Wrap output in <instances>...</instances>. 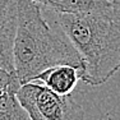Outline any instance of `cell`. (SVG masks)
Instances as JSON below:
<instances>
[{
	"instance_id": "obj_1",
	"label": "cell",
	"mask_w": 120,
	"mask_h": 120,
	"mask_svg": "<svg viewBox=\"0 0 120 120\" xmlns=\"http://www.w3.org/2000/svg\"><path fill=\"white\" fill-rule=\"evenodd\" d=\"M13 65L21 86L46 69L69 65L83 70L75 49L61 28L49 24L33 0H18V23L13 44Z\"/></svg>"
},
{
	"instance_id": "obj_2",
	"label": "cell",
	"mask_w": 120,
	"mask_h": 120,
	"mask_svg": "<svg viewBox=\"0 0 120 120\" xmlns=\"http://www.w3.org/2000/svg\"><path fill=\"white\" fill-rule=\"evenodd\" d=\"M55 22L82 60V82L97 87L120 70V7L74 15L56 14Z\"/></svg>"
},
{
	"instance_id": "obj_3",
	"label": "cell",
	"mask_w": 120,
	"mask_h": 120,
	"mask_svg": "<svg viewBox=\"0 0 120 120\" xmlns=\"http://www.w3.org/2000/svg\"><path fill=\"white\" fill-rule=\"evenodd\" d=\"M17 98L31 120H86L83 107L72 95H56L38 82L21 86Z\"/></svg>"
},
{
	"instance_id": "obj_4",
	"label": "cell",
	"mask_w": 120,
	"mask_h": 120,
	"mask_svg": "<svg viewBox=\"0 0 120 120\" xmlns=\"http://www.w3.org/2000/svg\"><path fill=\"white\" fill-rule=\"evenodd\" d=\"M18 23V0H0V68L14 72L13 44Z\"/></svg>"
},
{
	"instance_id": "obj_5",
	"label": "cell",
	"mask_w": 120,
	"mask_h": 120,
	"mask_svg": "<svg viewBox=\"0 0 120 120\" xmlns=\"http://www.w3.org/2000/svg\"><path fill=\"white\" fill-rule=\"evenodd\" d=\"M81 75L82 70L78 68L69 65H58L40 73L32 82L44 84L56 95L68 96L73 92L77 83L81 81Z\"/></svg>"
},
{
	"instance_id": "obj_6",
	"label": "cell",
	"mask_w": 120,
	"mask_h": 120,
	"mask_svg": "<svg viewBox=\"0 0 120 120\" xmlns=\"http://www.w3.org/2000/svg\"><path fill=\"white\" fill-rule=\"evenodd\" d=\"M55 14H86L116 7L110 0H33Z\"/></svg>"
},
{
	"instance_id": "obj_7",
	"label": "cell",
	"mask_w": 120,
	"mask_h": 120,
	"mask_svg": "<svg viewBox=\"0 0 120 120\" xmlns=\"http://www.w3.org/2000/svg\"><path fill=\"white\" fill-rule=\"evenodd\" d=\"M0 120H31L19 104L17 93L9 92L0 96Z\"/></svg>"
},
{
	"instance_id": "obj_8",
	"label": "cell",
	"mask_w": 120,
	"mask_h": 120,
	"mask_svg": "<svg viewBox=\"0 0 120 120\" xmlns=\"http://www.w3.org/2000/svg\"><path fill=\"white\" fill-rule=\"evenodd\" d=\"M21 83L18 81L15 72H8L0 68V96L4 93H18Z\"/></svg>"
},
{
	"instance_id": "obj_9",
	"label": "cell",
	"mask_w": 120,
	"mask_h": 120,
	"mask_svg": "<svg viewBox=\"0 0 120 120\" xmlns=\"http://www.w3.org/2000/svg\"><path fill=\"white\" fill-rule=\"evenodd\" d=\"M112 4H115L116 7H120V0H110Z\"/></svg>"
}]
</instances>
